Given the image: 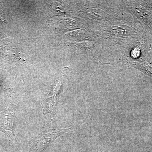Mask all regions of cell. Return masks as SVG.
I'll return each mask as SVG.
<instances>
[{"mask_svg": "<svg viewBox=\"0 0 152 152\" xmlns=\"http://www.w3.org/2000/svg\"><path fill=\"white\" fill-rule=\"evenodd\" d=\"M72 128L54 130L33 138L30 142L29 152H43L59 136Z\"/></svg>", "mask_w": 152, "mask_h": 152, "instance_id": "cell-1", "label": "cell"}]
</instances>
